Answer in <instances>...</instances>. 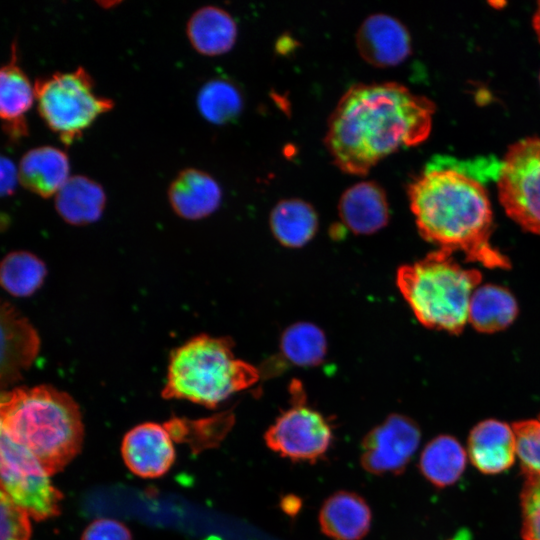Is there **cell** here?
<instances>
[{
  "mask_svg": "<svg viewBox=\"0 0 540 540\" xmlns=\"http://www.w3.org/2000/svg\"><path fill=\"white\" fill-rule=\"evenodd\" d=\"M434 112L432 101L400 83L355 84L331 113L324 143L338 169L365 176L398 149L424 142Z\"/></svg>",
  "mask_w": 540,
  "mask_h": 540,
  "instance_id": "1",
  "label": "cell"
},
{
  "mask_svg": "<svg viewBox=\"0 0 540 540\" xmlns=\"http://www.w3.org/2000/svg\"><path fill=\"white\" fill-rule=\"evenodd\" d=\"M408 197L423 239L490 269L511 267L490 242L492 207L474 177L454 168H427L409 184Z\"/></svg>",
  "mask_w": 540,
  "mask_h": 540,
  "instance_id": "2",
  "label": "cell"
},
{
  "mask_svg": "<svg viewBox=\"0 0 540 540\" xmlns=\"http://www.w3.org/2000/svg\"><path fill=\"white\" fill-rule=\"evenodd\" d=\"M1 433L28 450L49 476L81 451L84 425L75 400L49 385L2 392Z\"/></svg>",
  "mask_w": 540,
  "mask_h": 540,
  "instance_id": "3",
  "label": "cell"
},
{
  "mask_svg": "<svg viewBox=\"0 0 540 540\" xmlns=\"http://www.w3.org/2000/svg\"><path fill=\"white\" fill-rule=\"evenodd\" d=\"M233 346L228 337L202 334L174 349L162 397L215 408L254 385L260 377L258 369L236 358Z\"/></svg>",
  "mask_w": 540,
  "mask_h": 540,
  "instance_id": "4",
  "label": "cell"
},
{
  "mask_svg": "<svg viewBox=\"0 0 540 540\" xmlns=\"http://www.w3.org/2000/svg\"><path fill=\"white\" fill-rule=\"evenodd\" d=\"M481 279L479 270L462 267L453 253L440 248L402 265L396 275L399 291L417 320L452 334L461 333L468 322L470 300Z\"/></svg>",
  "mask_w": 540,
  "mask_h": 540,
  "instance_id": "5",
  "label": "cell"
},
{
  "mask_svg": "<svg viewBox=\"0 0 540 540\" xmlns=\"http://www.w3.org/2000/svg\"><path fill=\"white\" fill-rule=\"evenodd\" d=\"M34 90L38 114L65 145L114 107L113 100L95 92L93 78L82 66L37 78Z\"/></svg>",
  "mask_w": 540,
  "mask_h": 540,
  "instance_id": "6",
  "label": "cell"
},
{
  "mask_svg": "<svg viewBox=\"0 0 540 540\" xmlns=\"http://www.w3.org/2000/svg\"><path fill=\"white\" fill-rule=\"evenodd\" d=\"M506 214L524 230L540 236V137L512 144L497 176Z\"/></svg>",
  "mask_w": 540,
  "mask_h": 540,
  "instance_id": "7",
  "label": "cell"
},
{
  "mask_svg": "<svg viewBox=\"0 0 540 540\" xmlns=\"http://www.w3.org/2000/svg\"><path fill=\"white\" fill-rule=\"evenodd\" d=\"M0 489L31 518L42 521L60 514L63 494L38 460L25 448L0 436Z\"/></svg>",
  "mask_w": 540,
  "mask_h": 540,
  "instance_id": "8",
  "label": "cell"
},
{
  "mask_svg": "<svg viewBox=\"0 0 540 540\" xmlns=\"http://www.w3.org/2000/svg\"><path fill=\"white\" fill-rule=\"evenodd\" d=\"M294 403L266 430V445L292 461L315 462L326 454L333 436L329 423L318 411L303 402V392L294 383Z\"/></svg>",
  "mask_w": 540,
  "mask_h": 540,
  "instance_id": "9",
  "label": "cell"
},
{
  "mask_svg": "<svg viewBox=\"0 0 540 540\" xmlns=\"http://www.w3.org/2000/svg\"><path fill=\"white\" fill-rule=\"evenodd\" d=\"M420 439V429L412 419L391 414L363 438L361 466L374 475L400 474L412 459Z\"/></svg>",
  "mask_w": 540,
  "mask_h": 540,
  "instance_id": "10",
  "label": "cell"
},
{
  "mask_svg": "<svg viewBox=\"0 0 540 540\" xmlns=\"http://www.w3.org/2000/svg\"><path fill=\"white\" fill-rule=\"evenodd\" d=\"M172 439L165 425L146 422L133 427L125 434L121 444L125 465L141 478L163 476L175 461Z\"/></svg>",
  "mask_w": 540,
  "mask_h": 540,
  "instance_id": "11",
  "label": "cell"
},
{
  "mask_svg": "<svg viewBox=\"0 0 540 540\" xmlns=\"http://www.w3.org/2000/svg\"><path fill=\"white\" fill-rule=\"evenodd\" d=\"M356 47L368 64L387 68L402 63L411 53V38L395 17L377 13L364 19L356 32Z\"/></svg>",
  "mask_w": 540,
  "mask_h": 540,
  "instance_id": "12",
  "label": "cell"
},
{
  "mask_svg": "<svg viewBox=\"0 0 540 540\" xmlns=\"http://www.w3.org/2000/svg\"><path fill=\"white\" fill-rule=\"evenodd\" d=\"M17 43L13 42L11 57L0 71V116L2 128L11 141L28 135L26 114L35 101V90L18 63Z\"/></svg>",
  "mask_w": 540,
  "mask_h": 540,
  "instance_id": "13",
  "label": "cell"
},
{
  "mask_svg": "<svg viewBox=\"0 0 540 540\" xmlns=\"http://www.w3.org/2000/svg\"><path fill=\"white\" fill-rule=\"evenodd\" d=\"M342 223L353 233L372 234L389 220V205L384 189L375 181H362L347 188L339 199Z\"/></svg>",
  "mask_w": 540,
  "mask_h": 540,
  "instance_id": "14",
  "label": "cell"
},
{
  "mask_svg": "<svg viewBox=\"0 0 540 540\" xmlns=\"http://www.w3.org/2000/svg\"><path fill=\"white\" fill-rule=\"evenodd\" d=\"M168 199L178 216L187 220H199L218 209L222 201V190L209 173L186 168L171 181Z\"/></svg>",
  "mask_w": 540,
  "mask_h": 540,
  "instance_id": "15",
  "label": "cell"
},
{
  "mask_svg": "<svg viewBox=\"0 0 540 540\" xmlns=\"http://www.w3.org/2000/svg\"><path fill=\"white\" fill-rule=\"evenodd\" d=\"M468 455L482 473L497 474L507 470L517 456L512 426L495 419L481 421L469 434Z\"/></svg>",
  "mask_w": 540,
  "mask_h": 540,
  "instance_id": "16",
  "label": "cell"
},
{
  "mask_svg": "<svg viewBox=\"0 0 540 540\" xmlns=\"http://www.w3.org/2000/svg\"><path fill=\"white\" fill-rule=\"evenodd\" d=\"M1 380L11 383L29 368L38 354L40 341L37 332L9 303L1 308Z\"/></svg>",
  "mask_w": 540,
  "mask_h": 540,
  "instance_id": "17",
  "label": "cell"
},
{
  "mask_svg": "<svg viewBox=\"0 0 540 540\" xmlns=\"http://www.w3.org/2000/svg\"><path fill=\"white\" fill-rule=\"evenodd\" d=\"M318 520L322 533L333 540H361L369 532L372 514L363 497L338 491L323 502Z\"/></svg>",
  "mask_w": 540,
  "mask_h": 540,
  "instance_id": "18",
  "label": "cell"
},
{
  "mask_svg": "<svg viewBox=\"0 0 540 540\" xmlns=\"http://www.w3.org/2000/svg\"><path fill=\"white\" fill-rule=\"evenodd\" d=\"M69 159L53 146L28 150L18 164L19 183L30 192L48 198L56 195L69 179Z\"/></svg>",
  "mask_w": 540,
  "mask_h": 540,
  "instance_id": "19",
  "label": "cell"
},
{
  "mask_svg": "<svg viewBox=\"0 0 540 540\" xmlns=\"http://www.w3.org/2000/svg\"><path fill=\"white\" fill-rule=\"evenodd\" d=\"M237 25L233 17L217 6L197 9L188 19L186 35L199 54L219 56L229 52L237 40Z\"/></svg>",
  "mask_w": 540,
  "mask_h": 540,
  "instance_id": "20",
  "label": "cell"
},
{
  "mask_svg": "<svg viewBox=\"0 0 540 540\" xmlns=\"http://www.w3.org/2000/svg\"><path fill=\"white\" fill-rule=\"evenodd\" d=\"M106 204L103 187L84 175H73L55 195V208L61 218L76 226L96 222Z\"/></svg>",
  "mask_w": 540,
  "mask_h": 540,
  "instance_id": "21",
  "label": "cell"
},
{
  "mask_svg": "<svg viewBox=\"0 0 540 540\" xmlns=\"http://www.w3.org/2000/svg\"><path fill=\"white\" fill-rule=\"evenodd\" d=\"M517 314L518 305L512 293L504 287L487 284L473 292L468 322L479 332L494 333L510 326Z\"/></svg>",
  "mask_w": 540,
  "mask_h": 540,
  "instance_id": "22",
  "label": "cell"
},
{
  "mask_svg": "<svg viewBox=\"0 0 540 540\" xmlns=\"http://www.w3.org/2000/svg\"><path fill=\"white\" fill-rule=\"evenodd\" d=\"M269 224L274 237L283 246L299 248L316 234L318 217L311 204L291 198L281 200L273 207Z\"/></svg>",
  "mask_w": 540,
  "mask_h": 540,
  "instance_id": "23",
  "label": "cell"
},
{
  "mask_svg": "<svg viewBox=\"0 0 540 540\" xmlns=\"http://www.w3.org/2000/svg\"><path fill=\"white\" fill-rule=\"evenodd\" d=\"M466 452L457 439L439 435L424 448L419 469L434 486L443 488L455 483L466 467Z\"/></svg>",
  "mask_w": 540,
  "mask_h": 540,
  "instance_id": "24",
  "label": "cell"
},
{
  "mask_svg": "<svg viewBox=\"0 0 540 540\" xmlns=\"http://www.w3.org/2000/svg\"><path fill=\"white\" fill-rule=\"evenodd\" d=\"M196 105L201 116L215 125L236 120L244 106L239 88L225 78H213L199 89Z\"/></svg>",
  "mask_w": 540,
  "mask_h": 540,
  "instance_id": "25",
  "label": "cell"
},
{
  "mask_svg": "<svg viewBox=\"0 0 540 540\" xmlns=\"http://www.w3.org/2000/svg\"><path fill=\"white\" fill-rule=\"evenodd\" d=\"M280 350L292 364L311 367L324 360L327 341L324 332L315 324L297 322L282 333Z\"/></svg>",
  "mask_w": 540,
  "mask_h": 540,
  "instance_id": "26",
  "label": "cell"
},
{
  "mask_svg": "<svg viewBox=\"0 0 540 540\" xmlns=\"http://www.w3.org/2000/svg\"><path fill=\"white\" fill-rule=\"evenodd\" d=\"M46 267L37 256L27 251H14L1 262L2 287L16 297L32 295L42 285Z\"/></svg>",
  "mask_w": 540,
  "mask_h": 540,
  "instance_id": "27",
  "label": "cell"
},
{
  "mask_svg": "<svg viewBox=\"0 0 540 540\" xmlns=\"http://www.w3.org/2000/svg\"><path fill=\"white\" fill-rule=\"evenodd\" d=\"M516 452L525 476H540V421L523 420L513 423Z\"/></svg>",
  "mask_w": 540,
  "mask_h": 540,
  "instance_id": "28",
  "label": "cell"
},
{
  "mask_svg": "<svg viewBox=\"0 0 540 540\" xmlns=\"http://www.w3.org/2000/svg\"><path fill=\"white\" fill-rule=\"evenodd\" d=\"M523 540H540V476H526L521 491Z\"/></svg>",
  "mask_w": 540,
  "mask_h": 540,
  "instance_id": "29",
  "label": "cell"
},
{
  "mask_svg": "<svg viewBox=\"0 0 540 540\" xmlns=\"http://www.w3.org/2000/svg\"><path fill=\"white\" fill-rule=\"evenodd\" d=\"M1 540H30V515L0 493Z\"/></svg>",
  "mask_w": 540,
  "mask_h": 540,
  "instance_id": "30",
  "label": "cell"
},
{
  "mask_svg": "<svg viewBox=\"0 0 540 540\" xmlns=\"http://www.w3.org/2000/svg\"><path fill=\"white\" fill-rule=\"evenodd\" d=\"M81 540H132V535L122 522L110 518H100L86 527Z\"/></svg>",
  "mask_w": 540,
  "mask_h": 540,
  "instance_id": "31",
  "label": "cell"
},
{
  "mask_svg": "<svg viewBox=\"0 0 540 540\" xmlns=\"http://www.w3.org/2000/svg\"><path fill=\"white\" fill-rule=\"evenodd\" d=\"M1 170V194L11 195L14 193L17 183H19L18 167L15 166L9 157L2 156L0 160Z\"/></svg>",
  "mask_w": 540,
  "mask_h": 540,
  "instance_id": "32",
  "label": "cell"
},
{
  "mask_svg": "<svg viewBox=\"0 0 540 540\" xmlns=\"http://www.w3.org/2000/svg\"><path fill=\"white\" fill-rule=\"evenodd\" d=\"M532 25L536 36L540 42V1L537 3V8L533 16Z\"/></svg>",
  "mask_w": 540,
  "mask_h": 540,
  "instance_id": "33",
  "label": "cell"
},
{
  "mask_svg": "<svg viewBox=\"0 0 540 540\" xmlns=\"http://www.w3.org/2000/svg\"><path fill=\"white\" fill-rule=\"evenodd\" d=\"M451 540H470V535L466 530L461 531Z\"/></svg>",
  "mask_w": 540,
  "mask_h": 540,
  "instance_id": "34",
  "label": "cell"
},
{
  "mask_svg": "<svg viewBox=\"0 0 540 540\" xmlns=\"http://www.w3.org/2000/svg\"><path fill=\"white\" fill-rule=\"evenodd\" d=\"M539 421H540V416H539Z\"/></svg>",
  "mask_w": 540,
  "mask_h": 540,
  "instance_id": "35",
  "label": "cell"
}]
</instances>
